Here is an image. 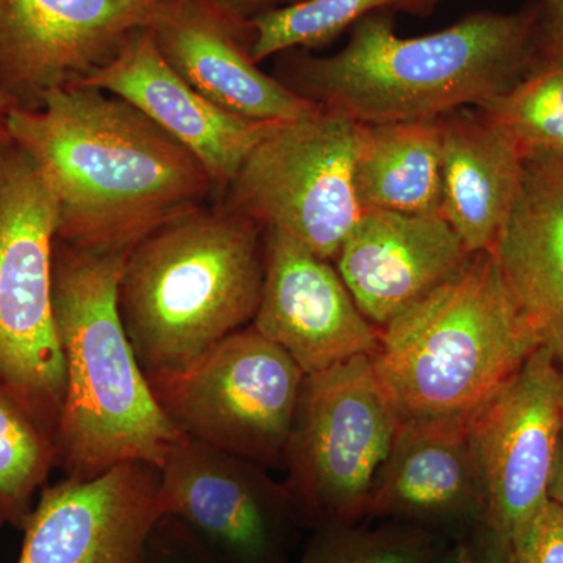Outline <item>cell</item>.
<instances>
[{
	"label": "cell",
	"instance_id": "6da1fadb",
	"mask_svg": "<svg viewBox=\"0 0 563 563\" xmlns=\"http://www.w3.org/2000/svg\"><path fill=\"white\" fill-rule=\"evenodd\" d=\"M5 129L54 196L57 240L81 250L129 254L214 198L190 151L107 91L60 88L40 109L11 107Z\"/></svg>",
	"mask_w": 563,
	"mask_h": 563
},
{
	"label": "cell",
	"instance_id": "7a4b0ae2",
	"mask_svg": "<svg viewBox=\"0 0 563 563\" xmlns=\"http://www.w3.org/2000/svg\"><path fill=\"white\" fill-rule=\"evenodd\" d=\"M539 54L536 0L514 13L473 11L413 38L396 35L395 11H377L352 25L346 46L329 57L282 52L274 77L357 124H390L476 109L512 88Z\"/></svg>",
	"mask_w": 563,
	"mask_h": 563
},
{
	"label": "cell",
	"instance_id": "3957f363",
	"mask_svg": "<svg viewBox=\"0 0 563 563\" xmlns=\"http://www.w3.org/2000/svg\"><path fill=\"white\" fill-rule=\"evenodd\" d=\"M125 257L55 239L52 301L66 369L55 443L57 468L73 479L122 463L161 470L185 437L158 406L122 325L118 287Z\"/></svg>",
	"mask_w": 563,
	"mask_h": 563
},
{
	"label": "cell",
	"instance_id": "277c9868",
	"mask_svg": "<svg viewBox=\"0 0 563 563\" xmlns=\"http://www.w3.org/2000/svg\"><path fill=\"white\" fill-rule=\"evenodd\" d=\"M263 276L262 229L220 202L144 236L125 257L118 306L146 376L187 368L251 325Z\"/></svg>",
	"mask_w": 563,
	"mask_h": 563
},
{
	"label": "cell",
	"instance_id": "5b68a950",
	"mask_svg": "<svg viewBox=\"0 0 563 563\" xmlns=\"http://www.w3.org/2000/svg\"><path fill=\"white\" fill-rule=\"evenodd\" d=\"M540 347L492 251L379 329L369 355L399 421L470 418Z\"/></svg>",
	"mask_w": 563,
	"mask_h": 563
},
{
	"label": "cell",
	"instance_id": "8992f818",
	"mask_svg": "<svg viewBox=\"0 0 563 563\" xmlns=\"http://www.w3.org/2000/svg\"><path fill=\"white\" fill-rule=\"evenodd\" d=\"M398 426L369 355L306 376L282 470L310 531L368 521Z\"/></svg>",
	"mask_w": 563,
	"mask_h": 563
},
{
	"label": "cell",
	"instance_id": "52a82bcc",
	"mask_svg": "<svg viewBox=\"0 0 563 563\" xmlns=\"http://www.w3.org/2000/svg\"><path fill=\"white\" fill-rule=\"evenodd\" d=\"M57 206L31 157L0 147V383L57 432L65 358L52 301Z\"/></svg>",
	"mask_w": 563,
	"mask_h": 563
},
{
	"label": "cell",
	"instance_id": "ba28073f",
	"mask_svg": "<svg viewBox=\"0 0 563 563\" xmlns=\"http://www.w3.org/2000/svg\"><path fill=\"white\" fill-rule=\"evenodd\" d=\"M362 135V124L322 109L276 122L217 202L333 262L362 214L354 190Z\"/></svg>",
	"mask_w": 563,
	"mask_h": 563
},
{
	"label": "cell",
	"instance_id": "9c48e42d",
	"mask_svg": "<svg viewBox=\"0 0 563 563\" xmlns=\"http://www.w3.org/2000/svg\"><path fill=\"white\" fill-rule=\"evenodd\" d=\"M306 374L254 325L179 372L147 376L177 431L217 450L282 468Z\"/></svg>",
	"mask_w": 563,
	"mask_h": 563
},
{
	"label": "cell",
	"instance_id": "30bf717a",
	"mask_svg": "<svg viewBox=\"0 0 563 563\" xmlns=\"http://www.w3.org/2000/svg\"><path fill=\"white\" fill-rule=\"evenodd\" d=\"M483 514L470 542L504 563L514 537L548 501L563 432V372L537 347L468 418Z\"/></svg>",
	"mask_w": 563,
	"mask_h": 563
},
{
	"label": "cell",
	"instance_id": "8fae6325",
	"mask_svg": "<svg viewBox=\"0 0 563 563\" xmlns=\"http://www.w3.org/2000/svg\"><path fill=\"white\" fill-rule=\"evenodd\" d=\"M161 504L222 563H295L309 529L269 468L188 437L162 465Z\"/></svg>",
	"mask_w": 563,
	"mask_h": 563
},
{
	"label": "cell",
	"instance_id": "7c38bea8",
	"mask_svg": "<svg viewBox=\"0 0 563 563\" xmlns=\"http://www.w3.org/2000/svg\"><path fill=\"white\" fill-rule=\"evenodd\" d=\"M172 0H0V88L35 110L152 29Z\"/></svg>",
	"mask_w": 563,
	"mask_h": 563
},
{
	"label": "cell",
	"instance_id": "4fadbf2b",
	"mask_svg": "<svg viewBox=\"0 0 563 563\" xmlns=\"http://www.w3.org/2000/svg\"><path fill=\"white\" fill-rule=\"evenodd\" d=\"M162 517L161 470L147 463L65 477L41 490L18 563H139Z\"/></svg>",
	"mask_w": 563,
	"mask_h": 563
},
{
	"label": "cell",
	"instance_id": "5bb4252c",
	"mask_svg": "<svg viewBox=\"0 0 563 563\" xmlns=\"http://www.w3.org/2000/svg\"><path fill=\"white\" fill-rule=\"evenodd\" d=\"M265 276L252 325L306 376L372 355L379 329L366 320L333 262L276 229H263Z\"/></svg>",
	"mask_w": 563,
	"mask_h": 563
},
{
	"label": "cell",
	"instance_id": "9a60e30c",
	"mask_svg": "<svg viewBox=\"0 0 563 563\" xmlns=\"http://www.w3.org/2000/svg\"><path fill=\"white\" fill-rule=\"evenodd\" d=\"M152 33L163 58L181 79L229 113L282 122L321 109L258 68L251 55L250 21L214 0H172Z\"/></svg>",
	"mask_w": 563,
	"mask_h": 563
},
{
	"label": "cell",
	"instance_id": "2e32d148",
	"mask_svg": "<svg viewBox=\"0 0 563 563\" xmlns=\"http://www.w3.org/2000/svg\"><path fill=\"white\" fill-rule=\"evenodd\" d=\"M76 87L110 92L146 114L202 163L217 201L276 124L229 113L203 98L163 58L152 29L136 33L110 65Z\"/></svg>",
	"mask_w": 563,
	"mask_h": 563
},
{
	"label": "cell",
	"instance_id": "e0dca14e",
	"mask_svg": "<svg viewBox=\"0 0 563 563\" xmlns=\"http://www.w3.org/2000/svg\"><path fill=\"white\" fill-rule=\"evenodd\" d=\"M472 255L442 214L373 210L363 211L333 265L366 320L380 329Z\"/></svg>",
	"mask_w": 563,
	"mask_h": 563
},
{
	"label": "cell",
	"instance_id": "ac0fdd59",
	"mask_svg": "<svg viewBox=\"0 0 563 563\" xmlns=\"http://www.w3.org/2000/svg\"><path fill=\"white\" fill-rule=\"evenodd\" d=\"M481 514L468 418L399 421L374 485L368 521H402L463 540L476 531Z\"/></svg>",
	"mask_w": 563,
	"mask_h": 563
},
{
	"label": "cell",
	"instance_id": "d6986e66",
	"mask_svg": "<svg viewBox=\"0 0 563 563\" xmlns=\"http://www.w3.org/2000/svg\"><path fill=\"white\" fill-rule=\"evenodd\" d=\"M492 252L540 347L563 372L562 163H525L520 198Z\"/></svg>",
	"mask_w": 563,
	"mask_h": 563
},
{
	"label": "cell",
	"instance_id": "ffe728a7",
	"mask_svg": "<svg viewBox=\"0 0 563 563\" xmlns=\"http://www.w3.org/2000/svg\"><path fill=\"white\" fill-rule=\"evenodd\" d=\"M440 121V214L472 254L493 251L520 198L525 161L474 107L450 111Z\"/></svg>",
	"mask_w": 563,
	"mask_h": 563
},
{
	"label": "cell",
	"instance_id": "44dd1931",
	"mask_svg": "<svg viewBox=\"0 0 563 563\" xmlns=\"http://www.w3.org/2000/svg\"><path fill=\"white\" fill-rule=\"evenodd\" d=\"M361 211L440 214L442 121L363 125L354 165Z\"/></svg>",
	"mask_w": 563,
	"mask_h": 563
},
{
	"label": "cell",
	"instance_id": "7402d4cb",
	"mask_svg": "<svg viewBox=\"0 0 563 563\" xmlns=\"http://www.w3.org/2000/svg\"><path fill=\"white\" fill-rule=\"evenodd\" d=\"M526 162L563 165V55L540 52L512 88L476 107Z\"/></svg>",
	"mask_w": 563,
	"mask_h": 563
},
{
	"label": "cell",
	"instance_id": "603a6c76",
	"mask_svg": "<svg viewBox=\"0 0 563 563\" xmlns=\"http://www.w3.org/2000/svg\"><path fill=\"white\" fill-rule=\"evenodd\" d=\"M55 433L20 396L0 383V518L25 528L52 470L57 468Z\"/></svg>",
	"mask_w": 563,
	"mask_h": 563
},
{
	"label": "cell",
	"instance_id": "cb8c5ba5",
	"mask_svg": "<svg viewBox=\"0 0 563 563\" xmlns=\"http://www.w3.org/2000/svg\"><path fill=\"white\" fill-rule=\"evenodd\" d=\"M440 0H303L268 11L250 21L251 55L255 63L291 49L318 51L331 46L368 14L377 11L431 13Z\"/></svg>",
	"mask_w": 563,
	"mask_h": 563
},
{
	"label": "cell",
	"instance_id": "d4e9b609",
	"mask_svg": "<svg viewBox=\"0 0 563 563\" xmlns=\"http://www.w3.org/2000/svg\"><path fill=\"white\" fill-rule=\"evenodd\" d=\"M451 543L442 533L402 521L312 529L295 563H428Z\"/></svg>",
	"mask_w": 563,
	"mask_h": 563
},
{
	"label": "cell",
	"instance_id": "484cf974",
	"mask_svg": "<svg viewBox=\"0 0 563 563\" xmlns=\"http://www.w3.org/2000/svg\"><path fill=\"white\" fill-rule=\"evenodd\" d=\"M504 563H563V510L550 501L514 537Z\"/></svg>",
	"mask_w": 563,
	"mask_h": 563
},
{
	"label": "cell",
	"instance_id": "4316f807",
	"mask_svg": "<svg viewBox=\"0 0 563 563\" xmlns=\"http://www.w3.org/2000/svg\"><path fill=\"white\" fill-rule=\"evenodd\" d=\"M139 563H222L172 517H162L147 537Z\"/></svg>",
	"mask_w": 563,
	"mask_h": 563
},
{
	"label": "cell",
	"instance_id": "83f0119b",
	"mask_svg": "<svg viewBox=\"0 0 563 563\" xmlns=\"http://www.w3.org/2000/svg\"><path fill=\"white\" fill-rule=\"evenodd\" d=\"M539 5L540 52L563 55V0H536Z\"/></svg>",
	"mask_w": 563,
	"mask_h": 563
},
{
	"label": "cell",
	"instance_id": "f1b7e54d",
	"mask_svg": "<svg viewBox=\"0 0 563 563\" xmlns=\"http://www.w3.org/2000/svg\"><path fill=\"white\" fill-rule=\"evenodd\" d=\"M222 9L231 11L235 16L242 20L251 21L268 11L284 9V7L295 5L303 0H214Z\"/></svg>",
	"mask_w": 563,
	"mask_h": 563
},
{
	"label": "cell",
	"instance_id": "f546056e",
	"mask_svg": "<svg viewBox=\"0 0 563 563\" xmlns=\"http://www.w3.org/2000/svg\"><path fill=\"white\" fill-rule=\"evenodd\" d=\"M428 563H490L487 558L481 553L476 544L468 539L454 540L448 543L435 558Z\"/></svg>",
	"mask_w": 563,
	"mask_h": 563
},
{
	"label": "cell",
	"instance_id": "4dcf8cb0",
	"mask_svg": "<svg viewBox=\"0 0 563 563\" xmlns=\"http://www.w3.org/2000/svg\"><path fill=\"white\" fill-rule=\"evenodd\" d=\"M548 499L558 504L563 510V432L559 440L558 453H555L553 472L548 484Z\"/></svg>",
	"mask_w": 563,
	"mask_h": 563
},
{
	"label": "cell",
	"instance_id": "1f68e13d",
	"mask_svg": "<svg viewBox=\"0 0 563 563\" xmlns=\"http://www.w3.org/2000/svg\"><path fill=\"white\" fill-rule=\"evenodd\" d=\"M11 107H14L13 101H11L10 96L0 88V147L7 146V144L11 143L9 133H7L5 129V118Z\"/></svg>",
	"mask_w": 563,
	"mask_h": 563
},
{
	"label": "cell",
	"instance_id": "d6a6232c",
	"mask_svg": "<svg viewBox=\"0 0 563 563\" xmlns=\"http://www.w3.org/2000/svg\"><path fill=\"white\" fill-rule=\"evenodd\" d=\"M3 525H5V523H3L2 518H0V528H2Z\"/></svg>",
	"mask_w": 563,
	"mask_h": 563
}]
</instances>
